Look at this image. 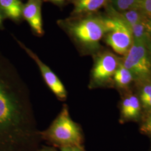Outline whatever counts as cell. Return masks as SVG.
<instances>
[{
  "instance_id": "cell-1",
  "label": "cell",
  "mask_w": 151,
  "mask_h": 151,
  "mask_svg": "<svg viewBox=\"0 0 151 151\" xmlns=\"http://www.w3.org/2000/svg\"><path fill=\"white\" fill-rule=\"evenodd\" d=\"M35 127L34 110L25 82L0 54V136L30 132Z\"/></svg>"
},
{
  "instance_id": "cell-2",
  "label": "cell",
  "mask_w": 151,
  "mask_h": 151,
  "mask_svg": "<svg viewBox=\"0 0 151 151\" xmlns=\"http://www.w3.org/2000/svg\"><path fill=\"white\" fill-rule=\"evenodd\" d=\"M57 23L75 42L90 48L97 47L108 30L105 17L101 16H73Z\"/></svg>"
},
{
  "instance_id": "cell-3",
  "label": "cell",
  "mask_w": 151,
  "mask_h": 151,
  "mask_svg": "<svg viewBox=\"0 0 151 151\" xmlns=\"http://www.w3.org/2000/svg\"><path fill=\"white\" fill-rule=\"evenodd\" d=\"M44 134L52 142L61 147L81 146L82 138L80 128L70 118L66 105Z\"/></svg>"
},
{
  "instance_id": "cell-4",
  "label": "cell",
  "mask_w": 151,
  "mask_h": 151,
  "mask_svg": "<svg viewBox=\"0 0 151 151\" xmlns=\"http://www.w3.org/2000/svg\"><path fill=\"white\" fill-rule=\"evenodd\" d=\"M108 30L105 40L114 50L120 55H126L133 43L130 27L122 17H105Z\"/></svg>"
},
{
  "instance_id": "cell-5",
  "label": "cell",
  "mask_w": 151,
  "mask_h": 151,
  "mask_svg": "<svg viewBox=\"0 0 151 151\" xmlns=\"http://www.w3.org/2000/svg\"><path fill=\"white\" fill-rule=\"evenodd\" d=\"M123 65L138 77L146 78L151 74V61L144 43L133 41L125 55Z\"/></svg>"
},
{
  "instance_id": "cell-6",
  "label": "cell",
  "mask_w": 151,
  "mask_h": 151,
  "mask_svg": "<svg viewBox=\"0 0 151 151\" xmlns=\"http://www.w3.org/2000/svg\"><path fill=\"white\" fill-rule=\"evenodd\" d=\"M17 43L38 65L44 80L50 89L61 100H65L67 97V92L64 85L60 81L58 77L50 69L48 66L39 59L38 56L32 50L27 47L20 41L17 40Z\"/></svg>"
},
{
  "instance_id": "cell-7",
  "label": "cell",
  "mask_w": 151,
  "mask_h": 151,
  "mask_svg": "<svg viewBox=\"0 0 151 151\" xmlns=\"http://www.w3.org/2000/svg\"><path fill=\"white\" fill-rule=\"evenodd\" d=\"M42 0H27L23 5L22 18L25 20L33 32L38 36L43 35V19L42 15Z\"/></svg>"
},
{
  "instance_id": "cell-8",
  "label": "cell",
  "mask_w": 151,
  "mask_h": 151,
  "mask_svg": "<svg viewBox=\"0 0 151 151\" xmlns=\"http://www.w3.org/2000/svg\"><path fill=\"white\" fill-rule=\"evenodd\" d=\"M116 57L110 53H104L96 60L92 70V77L97 82H103L114 75L118 67Z\"/></svg>"
},
{
  "instance_id": "cell-9",
  "label": "cell",
  "mask_w": 151,
  "mask_h": 151,
  "mask_svg": "<svg viewBox=\"0 0 151 151\" xmlns=\"http://www.w3.org/2000/svg\"><path fill=\"white\" fill-rule=\"evenodd\" d=\"M23 5L22 0H0V11L4 17L19 22L22 19Z\"/></svg>"
},
{
  "instance_id": "cell-10",
  "label": "cell",
  "mask_w": 151,
  "mask_h": 151,
  "mask_svg": "<svg viewBox=\"0 0 151 151\" xmlns=\"http://www.w3.org/2000/svg\"><path fill=\"white\" fill-rule=\"evenodd\" d=\"M108 0H80L75 4L72 16L85 15L97 11L106 5Z\"/></svg>"
},
{
  "instance_id": "cell-11",
  "label": "cell",
  "mask_w": 151,
  "mask_h": 151,
  "mask_svg": "<svg viewBox=\"0 0 151 151\" xmlns=\"http://www.w3.org/2000/svg\"><path fill=\"white\" fill-rule=\"evenodd\" d=\"M113 76L115 82L120 87L128 85L132 80V73L123 64L118 65Z\"/></svg>"
},
{
  "instance_id": "cell-12",
  "label": "cell",
  "mask_w": 151,
  "mask_h": 151,
  "mask_svg": "<svg viewBox=\"0 0 151 151\" xmlns=\"http://www.w3.org/2000/svg\"><path fill=\"white\" fill-rule=\"evenodd\" d=\"M122 18L127 22L130 27L147 17L143 15L137 9L132 8L129 10L123 11V13L122 14Z\"/></svg>"
},
{
  "instance_id": "cell-13",
  "label": "cell",
  "mask_w": 151,
  "mask_h": 151,
  "mask_svg": "<svg viewBox=\"0 0 151 151\" xmlns=\"http://www.w3.org/2000/svg\"><path fill=\"white\" fill-rule=\"evenodd\" d=\"M132 8L137 9L146 17H151V0H138Z\"/></svg>"
},
{
  "instance_id": "cell-14",
  "label": "cell",
  "mask_w": 151,
  "mask_h": 151,
  "mask_svg": "<svg viewBox=\"0 0 151 151\" xmlns=\"http://www.w3.org/2000/svg\"><path fill=\"white\" fill-rule=\"evenodd\" d=\"M114 8L118 11H125L132 9L138 0H111Z\"/></svg>"
},
{
  "instance_id": "cell-15",
  "label": "cell",
  "mask_w": 151,
  "mask_h": 151,
  "mask_svg": "<svg viewBox=\"0 0 151 151\" xmlns=\"http://www.w3.org/2000/svg\"><path fill=\"white\" fill-rule=\"evenodd\" d=\"M130 100V110L129 118L136 117L140 111V104L139 100L135 96L129 97Z\"/></svg>"
},
{
  "instance_id": "cell-16",
  "label": "cell",
  "mask_w": 151,
  "mask_h": 151,
  "mask_svg": "<svg viewBox=\"0 0 151 151\" xmlns=\"http://www.w3.org/2000/svg\"><path fill=\"white\" fill-rule=\"evenodd\" d=\"M130 110L129 98H127L124 100L122 104V114L125 118H129Z\"/></svg>"
},
{
  "instance_id": "cell-17",
  "label": "cell",
  "mask_w": 151,
  "mask_h": 151,
  "mask_svg": "<svg viewBox=\"0 0 151 151\" xmlns=\"http://www.w3.org/2000/svg\"><path fill=\"white\" fill-rule=\"evenodd\" d=\"M150 96H151V85H148L145 87L143 89L140 95V98L143 102Z\"/></svg>"
},
{
  "instance_id": "cell-18",
  "label": "cell",
  "mask_w": 151,
  "mask_h": 151,
  "mask_svg": "<svg viewBox=\"0 0 151 151\" xmlns=\"http://www.w3.org/2000/svg\"><path fill=\"white\" fill-rule=\"evenodd\" d=\"M61 151H83L81 146H66L61 147Z\"/></svg>"
},
{
  "instance_id": "cell-19",
  "label": "cell",
  "mask_w": 151,
  "mask_h": 151,
  "mask_svg": "<svg viewBox=\"0 0 151 151\" xmlns=\"http://www.w3.org/2000/svg\"><path fill=\"white\" fill-rule=\"evenodd\" d=\"M143 130L151 133V115L146 122V124L143 127Z\"/></svg>"
},
{
  "instance_id": "cell-20",
  "label": "cell",
  "mask_w": 151,
  "mask_h": 151,
  "mask_svg": "<svg viewBox=\"0 0 151 151\" xmlns=\"http://www.w3.org/2000/svg\"><path fill=\"white\" fill-rule=\"evenodd\" d=\"M45 2H50L57 5L62 6L64 5L67 0H42Z\"/></svg>"
},
{
  "instance_id": "cell-21",
  "label": "cell",
  "mask_w": 151,
  "mask_h": 151,
  "mask_svg": "<svg viewBox=\"0 0 151 151\" xmlns=\"http://www.w3.org/2000/svg\"><path fill=\"white\" fill-rule=\"evenodd\" d=\"M146 27L147 32L151 35V17L147 18L146 21Z\"/></svg>"
},
{
  "instance_id": "cell-22",
  "label": "cell",
  "mask_w": 151,
  "mask_h": 151,
  "mask_svg": "<svg viewBox=\"0 0 151 151\" xmlns=\"http://www.w3.org/2000/svg\"><path fill=\"white\" fill-rule=\"evenodd\" d=\"M143 103L144 104V105H146V106L151 107V96L147 99L145 101H143Z\"/></svg>"
},
{
  "instance_id": "cell-23",
  "label": "cell",
  "mask_w": 151,
  "mask_h": 151,
  "mask_svg": "<svg viewBox=\"0 0 151 151\" xmlns=\"http://www.w3.org/2000/svg\"><path fill=\"white\" fill-rule=\"evenodd\" d=\"M4 18V16L3 15V14H2V12L0 11V27L2 26Z\"/></svg>"
},
{
  "instance_id": "cell-24",
  "label": "cell",
  "mask_w": 151,
  "mask_h": 151,
  "mask_svg": "<svg viewBox=\"0 0 151 151\" xmlns=\"http://www.w3.org/2000/svg\"><path fill=\"white\" fill-rule=\"evenodd\" d=\"M40 151H55L53 148H44Z\"/></svg>"
},
{
  "instance_id": "cell-25",
  "label": "cell",
  "mask_w": 151,
  "mask_h": 151,
  "mask_svg": "<svg viewBox=\"0 0 151 151\" xmlns=\"http://www.w3.org/2000/svg\"><path fill=\"white\" fill-rule=\"evenodd\" d=\"M68 1H70V2H72V3H73L74 5H75L76 3H77L78 1H80V0H68Z\"/></svg>"
}]
</instances>
